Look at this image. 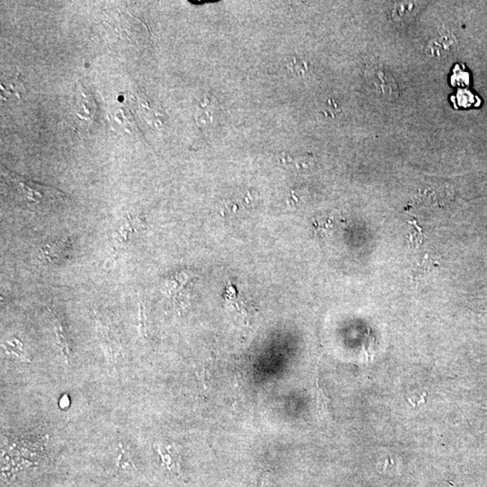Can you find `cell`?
I'll return each mask as SVG.
<instances>
[{
	"label": "cell",
	"instance_id": "cell-5",
	"mask_svg": "<svg viewBox=\"0 0 487 487\" xmlns=\"http://www.w3.org/2000/svg\"><path fill=\"white\" fill-rule=\"evenodd\" d=\"M317 388H318L317 389L318 412H319V415L320 416V418L329 419L330 415L329 408H328L327 398L325 397L324 392L319 387V385H318V383H317Z\"/></svg>",
	"mask_w": 487,
	"mask_h": 487
},
{
	"label": "cell",
	"instance_id": "cell-3",
	"mask_svg": "<svg viewBox=\"0 0 487 487\" xmlns=\"http://www.w3.org/2000/svg\"><path fill=\"white\" fill-rule=\"evenodd\" d=\"M70 248V240H56L46 244L41 249V257L50 263L60 261L68 256Z\"/></svg>",
	"mask_w": 487,
	"mask_h": 487
},
{
	"label": "cell",
	"instance_id": "cell-8",
	"mask_svg": "<svg viewBox=\"0 0 487 487\" xmlns=\"http://www.w3.org/2000/svg\"><path fill=\"white\" fill-rule=\"evenodd\" d=\"M456 99L459 100V104L461 107L470 106V104L473 103V95L470 93H466V91L462 90L459 91Z\"/></svg>",
	"mask_w": 487,
	"mask_h": 487
},
{
	"label": "cell",
	"instance_id": "cell-4",
	"mask_svg": "<svg viewBox=\"0 0 487 487\" xmlns=\"http://www.w3.org/2000/svg\"><path fill=\"white\" fill-rule=\"evenodd\" d=\"M283 63L289 72L296 74V75H302L308 69L307 63L303 60L298 59L295 56L287 57Z\"/></svg>",
	"mask_w": 487,
	"mask_h": 487
},
{
	"label": "cell",
	"instance_id": "cell-6",
	"mask_svg": "<svg viewBox=\"0 0 487 487\" xmlns=\"http://www.w3.org/2000/svg\"><path fill=\"white\" fill-rule=\"evenodd\" d=\"M51 310H52V314H53V319H54V323H56L57 337H58L60 344L62 345V350L63 352V354L64 355H69L70 350H69V347H68V344H67V341L66 340V336H64L63 325H62V323H61V321L59 320L58 317H57V314L56 313V310H54L53 309V308H51Z\"/></svg>",
	"mask_w": 487,
	"mask_h": 487
},
{
	"label": "cell",
	"instance_id": "cell-1",
	"mask_svg": "<svg viewBox=\"0 0 487 487\" xmlns=\"http://www.w3.org/2000/svg\"><path fill=\"white\" fill-rule=\"evenodd\" d=\"M1 178L10 198L33 212L52 211L66 201V196L59 189L38 184L6 168H1Z\"/></svg>",
	"mask_w": 487,
	"mask_h": 487
},
{
	"label": "cell",
	"instance_id": "cell-7",
	"mask_svg": "<svg viewBox=\"0 0 487 487\" xmlns=\"http://www.w3.org/2000/svg\"><path fill=\"white\" fill-rule=\"evenodd\" d=\"M6 350L10 353L15 354L21 358H25V353L22 350V345L19 341L15 340L13 342L6 343L5 345Z\"/></svg>",
	"mask_w": 487,
	"mask_h": 487
},
{
	"label": "cell",
	"instance_id": "cell-2",
	"mask_svg": "<svg viewBox=\"0 0 487 487\" xmlns=\"http://www.w3.org/2000/svg\"><path fill=\"white\" fill-rule=\"evenodd\" d=\"M145 226V221L143 216L128 213L122 219L120 229L117 230L116 234H115V239H116L117 246H120L127 243L133 233L143 229Z\"/></svg>",
	"mask_w": 487,
	"mask_h": 487
},
{
	"label": "cell",
	"instance_id": "cell-9",
	"mask_svg": "<svg viewBox=\"0 0 487 487\" xmlns=\"http://www.w3.org/2000/svg\"><path fill=\"white\" fill-rule=\"evenodd\" d=\"M259 487H276V483L272 481V479L268 476H266L263 478L261 485Z\"/></svg>",
	"mask_w": 487,
	"mask_h": 487
}]
</instances>
